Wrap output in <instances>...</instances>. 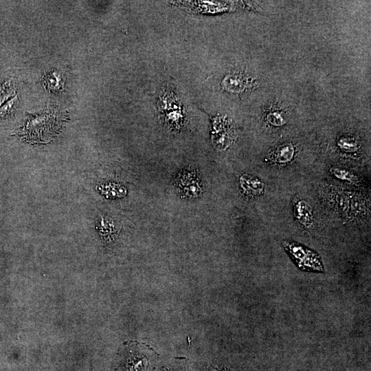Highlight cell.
Returning a JSON list of instances; mask_svg holds the SVG:
<instances>
[{"mask_svg":"<svg viewBox=\"0 0 371 371\" xmlns=\"http://www.w3.org/2000/svg\"><path fill=\"white\" fill-rule=\"evenodd\" d=\"M268 121L274 126H281L284 122L283 118L278 114H272L269 115Z\"/></svg>","mask_w":371,"mask_h":371,"instance_id":"cell-10","label":"cell"},{"mask_svg":"<svg viewBox=\"0 0 371 371\" xmlns=\"http://www.w3.org/2000/svg\"><path fill=\"white\" fill-rule=\"evenodd\" d=\"M67 117L63 111L55 109L29 114L19 135L29 142H47L58 133Z\"/></svg>","mask_w":371,"mask_h":371,"instance_id":"cell-1","label":"cell"},{"mask_svg":"<svg viewBox=\"0 0 371 371\" xmlns=\"http://www.w3.org/2000/svg\"><path fill=\"white\" fill-rule=\"evenodd\" d=\"M340 148L347 152H353L357 149V145L353 141L348 139H341L339 142Z\"/></svg>","mask_w":371,"mask_h":371,"instance_id":"cell-9","label":"cell"},{"mask_svg":"<svg viewBox=\"0 0 371 371\" xmlns=\"http://www.w3.org/2000/svg\"><path fill=\"white\" fill-rule=\"evenodd\" d=\"M330 173L336 178L349 182H353L355 180L354 175L349 171L339 168H332L330 170Z\"/></svg>","mask_w":371,"mask_h":371,"instance_id":"cell-7","label":"cell"},{"mask_svg":"<svg viewBox=\"0 0 371 371\" xmlns=\"http://www.w3.org/2000/svg\"><path fill=\"white\" fill-rule=\"evenodd\" d=\"M14 95V89L10 81L4 82L0 87V104Z\"/></svg>","mask_w":371,"mask_h":371,"instance_id":"cell-8","label":"cell"},{"mask_svg":"<svg viewBox=\"0 0 371 371\" xmlns=\"http://www.w3.org/2000/svg\"><path fill=\"white\" fill-rule=\"evenodd\" d=\"M282 245L300 269L324 272L322 260L316 252L293 241L284 240Z\"/></svg>","mask_w":371,"mask_h":371,"instance_id":"cell-2","label":"cell"},{"mask_svg":"<svg viewBox=\"0 0 371 371\" xmlns=\"http://www.w3.org/2000/svg\"><path fill=\"white\" fill-rule=\"evenodd\" d=\"M157 106L159 113L161 114L182 108L176 92L170 86H166L162 89L157 98Z\"/></svg>","mask_w":371,"mask_h":371,"instance_id":"cell-3","label":"cell"},{"mask_svg":"<svg viewBox=\"0 0 371 371\" xmlns=\"http://www.w3.org/2000/svg\"><path fill=\"white\" fill-rule=\"evenodd\" d=\"M294 153V148L291 144H284L278 149L276 160L280 164L288 163L293 159Z\"/></svg>","mask_w":371,"mask_h":371,"instance_id":"cell-6","label":"cell"},{"mask_svg":"<svg viewBox=\"0 0 371 371\" xmlns=\"http://www.w3.org/2000/svg\"><path fill=\"white\" fill-rule=\"evenodd\" d=\"M240 184L243 191L252 196H259L263 194L265 190L264 183L260 179L249 175L241 176Z\"/></svg>","mask_w":371,"mask_h":371,"instance_id":"cell-5","label":"cell"},{"mask_svg":"<svg viewBox=\"0 0 371 371\" xmlns=\"http://www.w3.org/2000/svg\"><path fill=\"white\" fill-rule=\"evenodd\" d=\"M294 214L298 222L306 228L312 227L314 218L312 207L305 201H299L295 205Z\"/></svg>","mask_w":371,"mask_h":371,"instance_id":"cell-4","label":"cell"}]
</instances>
